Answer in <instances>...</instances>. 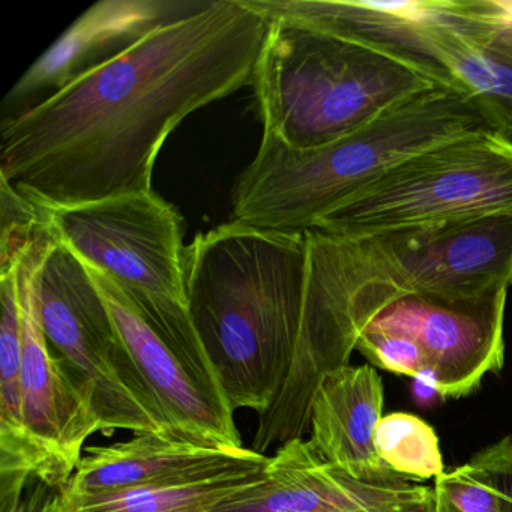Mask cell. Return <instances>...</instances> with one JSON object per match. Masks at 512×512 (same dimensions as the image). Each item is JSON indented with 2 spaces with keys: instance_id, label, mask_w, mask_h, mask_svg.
I'll return each instance as SVG.
<instances>
[{
  "instance_id": "cell-11",
  "label": "cell",
  "mask_w": 512,
  "mask_h": 512,
  "mask_svg": "<svg viewBox=\"0 0 512 512\" xmlns=\"http://www.w3.org/2000/svg\"><path fill=\"white\" fill-rule=\"evenodd\" d=\"M506 298L508 290L401 296L382 308L367 328L415 341L440 395L457 400L475 392L488 374L502 370Z\"/></svg>"
},
{
  "instance_id": "cell-22",
  "label": "cell",
  "mask_w": 512,
  "mask_h": 512,
  "mask_svg": "<svg viewBox=\"0 0 512 512\" xmlns=\"http://www.w3.org/2000/svg\"><path fill=\"white\" fill-rule=\"evenodd\" d=\"M467 463L500 494L503 512H512V433L476 452Z\"/></svg>"
},
{
  "instance_id": "cell-14",
  "label": "cell",
  "mask_w": 512,
  "mask_h": 512,
  "mask_svg": "<svg viewBox=\"0 0 512 512\" xmlns=\"http://www.w3.org/2000/svg\"><path fill=\"white\" fill-rule=\"evenodd\" d=\"M85 451L70 481L56 491L59 497L104 496L154 485L188 484L268 458L251 448L224 451L160 434H140Z\"/></svg>"
},
{
  "instance_id": "cell-8",
  "label": "cell",
  "mask_w": 512,
  "mask_h": 512,
  "mask_svg": "<svg viewBox=\"0 0 512 512\" xmlns=\"http://www.w3.org/2000/svg\"><path fill=\"white\" fill-rule=\"evenodd\" d=\"M512 212V140L479 131L386 170L314 229L356 238Z\"/></svg>"
},
{
  "instance_id": "cell-10",
  "label": "cell",
  "mask_w": 512,
  "mask_h": 512,
  "mask_svg": "<svg viewBox=\"0 0 512 512\" xmlns=\"http://www.w3.org/2000/svg\"><path fill=\"white\" fill-rule=\"evenodd\" d=\"M56 239L46 223L2 242V260L17 269L22 322V394L26 433L34 454L35 478L58 491L70 481L94 434L103 425L79 391L44 331L38 305L41 266Z\"/></svg>"
},
{
  "instance_id": "cell-2",
  "label": "cell",
  "mask_w": 512,
  "mask_h": 512,
  "mask_svg": "<svg viewBox=\"0 0 512 512\" xmlns=\"http://www.w3.org/2000/svg\"><path fill=\"white\" fill-rule=\"evenodd\" d=\"M194 328L232 406L259 418L274 407L311 314L304 233L232 223L185 250Z\"/></svg>"
},
{
  "instance_id": "cell-23",
  "label": "cell",
  "mask_w": 512,
  "mask_h": 512,
  "mask_svg": "<svg viewBox=\"0 0 512 512\" xmlns=\"http://www.w3.org/2000/svg\"><path fill=\"white\" fill-rule=\"evenodd\" d=\"M350 512H436L434 491L410 482L392 488L367 506Z\"/></svg>"
},
{
  "instance_id": "cell-18",
  "label": "cell",
  "mask_w": 512,
  "mask_h": 512,
  "mask_svg": "<svg viewBox=\"0 0 512 512\" xmlns=\"http://www.w3.org/2000/svg\"><path fill=\"white\" fill-rule=\"evenodd\" d=\"M0 475L35 478L34 454L23 418L22 322L14 262H0Z\"/></svg>"
},
{
  "instance_id": "cell-4",
  "label": "cell",
  "mask_w": 512,
  "mask_h": 512,
  "mask_svg": "<svg viewBox=\"0 0 512 512\" xmlns=\"http://www.w3.org/2000/svg\"><path fill=\"white\" fill-rule=\"evenodd\" d=\"M281 13L397 59L512 140V2L287 0Z\"/></svg>"
},
{
  "instance_id": "cell-16",
  "label": "cell",
  "mask_w": 512,
  "mask_h": 512,
  "mask_svg": "<svg viewBox=\"0 0 512 512\" xmlns=\"http://www.w3.org/2000/svg\"><path fill=\"white\" fill-rule=\"evenodd\" d=\"M395 487L355 481L326 463L310 440L296 439L269 457L262 481L211 512H350Z\"/></svg>"
},
{
  "instance_id": "cell-17",
  "label": "cell",
  "mask_w": 512,
  "mask_h": 512,
  "mask_svg": "<svg viewBox=\"0 0 512 512\" xmlns=\"http://www.w3.org/2000/svg\"><path fill=\"white\" fill-rule=\"evenodd\" d=\"M268 460L188 484L154 485L74 499L55 493L43 512H211L262 481Z\"/></svg>"
},
{
  "instance_id": "cell-7",
  "label": "cell",
  "mask_w": 512,
  "mask_h": 512,
  "mask_svg": "<svg viewBox=\"0 0 512 512\" xmlns=\"http://www.w3.org/2000/svg\"><path fill=\"white\" fill-rule=\"evenodd\" d=\"M44 217L53 238L124 287L203 391L232 409L188 311L178 211L152 190L44 208Z\"/></svg>"
},
{
  "instance_id": "cell-1",
  "label": "cell",
  "mask_w": 512,
  "mask_h": 512,
  "mask_svg": "<svg viewBox=\"0 0 512 512\" xmlns=\"http://www.w3.org/2000/svg\"><path fill=\"white\" fill-rule=\"evenodd\" d=\"M272 20L250 0H209L0 127V178L44 208L152 191L191 113L253 83Z\"/></svg>"
},
{
  "instance_id": "cell-13",
  "label": "cell",
  "mask_w": 512,
  "mask_h": 512,
  "mask_svg": "<svg viewBox=\"0 0 512 512\" xmlns=\"http://www.w3.org/2000/svg\"><path fill=\"white\" fill-rule=\"evenodd\" d=\"M125 349L154 394L170 434L208 448H244L233 410L212 400L152 326L139 305L113 278L86 265Z\"/></svg>"
},
{
  "instance_id": "cell-20",
  "label": "cell",
  "mask_w": 512,
  "mask_h": 512,
  "mask_svg": "<svg viewBox=\"0 0 512 512\" xmlns=\"http://www.w3.org/2000/svg\"><path fill=\"white\" fill-rule=\"evenodd\" d=\"M433 491L436 512H503L500 494L469 463L437 476Z\"/></svg>"
},
{
  "instance_id": "cell-3",
  "label": "cell",
  "mask_w": 512,
  "mask_h": 512,
  "mask_svg": "<svg viewBox=\"0 0 512 512\" xmlns=\"http://www.w3.org/2000/svg\"><path fill=\"white\" fill-rule=\"evenodd\" d=\"M479 131L493 130L469 103L437 86L319 148H293L263 130L256 158L233 188V221L307 232L395 164Z\"/></svg>"
},
{
  "instance_id": "cell-9",
  "label": "cell",
  "mask_w": 512,
  "mask_h": 512,
  "mask_svg": "<svg viewBox=\"0 0 512 512\" xmlns=\"http://www.w3.org/2000/svg\"><path fill=\"white\" fill-rule=\"evenodd\" d=\"M38 305L50 347L97 413L104 436L127 430L172 437L85 263L62 242L55 241L41 266Z\"/></svg>"
},
{
  "instance_id": "cell-19",
  "label": "cell",
  "mask_w": 512,
  "mask_h": 512,
  "mask_svg": "<svg viewBox=\"0 0 512 512\" xmlns=\"http://www.w3.org/2000/svg\"><path fill=\"white\" fill-rule=\"evenodd\" d=\"M380 460L407 481H425L442 475L439 437L430 424L407 412L383 415L374 434Z\"/></svg>"
},
{
  "instance_id": "cell-21",
  "label": "cell",
  "mask_w": 512,
  "mask_h": 512,
  "mask_svg": "<svg viewBox=\"0 0 512 512\" xmlns=\"http://www.w3.org/2000/svg\"><path fill=\"white\" fill-rule=\"evenodd\" d=\"M356 350L361 352L371 365L389 373L409 376L412 379L424 374L431 376L421 347L404 335L367 328L359 335Z\"/></svg>"
},
{
  "instance_id": "cell-5",
  "label": "cell",
  "mask_w": 512,
  "mask_h": 512,
  "mask_svg": "<svg viewBox=\"0 0 512 512\" xmlns=\"http://www.w3.org/2000/svg\"><path fill=\"white\" fill-rule=\"evenodd\" d=\"M254 74L263 130L298 149L337 142L436 88L397 59L286 19H271Z\"/></svg>"
},
{
  "instance_id": "cell-24",
  "label": "cell",
  "mask_w": 512,
  "mask_h": 512,
  "mask_svg": "<svg viewBox=\"0 0 512 512\" xmlns=\"http://www.w3.org/2000/svg\"><path fill=\"white\" fill-rule=\"evenodd\" d=\"M412 394L416 403L422 407L434 406L439 398H443L440 395L439 389H437L436 383L427 374L413 379Z\"/></svg>"
},
{
  "instance_id": "cell-12",
  "label": "cell",
  "mask_w": 512,
  "mask_h": 512,
  "mask_svg": "<svg viewBox=\"0 0 512 512\" xmlns=\"http://www.w3.org/2000/svg\"><path fill=\"white\" fill-rule=\"evenodd\" d=\"M209 0H101L23 74L4 101L14 118L85 74L109 64L161 26L197 13Z\"/></svg>"
},
{
  "instance_id": "cell-15",
  "label": "cell",
  "mask_w": 512,
  "mask_h": 512,
  "mask_svg": "<svg viewBox=\"0 0 512 512\" xmlns=\"http://www.w3.org/2000/svg\"><path fill=\"white\" fill-rule=\"evenodd\" d=\"M383 382L371 365H346L317 389L310 442L320 457L355 481L379 487L409 484L376 451L374 434L383 416Z\"/></svg>"
},
{
  "instance_id": "cell-6",
  "label": "cell",
  "mask_w": 512,
  "mask_h": 512,
  "mask_svg": "<svg viewBox=\"0 0 512 512\" xmlns=\"http://www.w3.org/2000/svg\"><path fill=\"white\" fill-rule=\"evenodd\" d=\"M308 254L362 334L395 299L512 286V212L376 235L305 232Z\"/></svg>"
}]
</instances>
